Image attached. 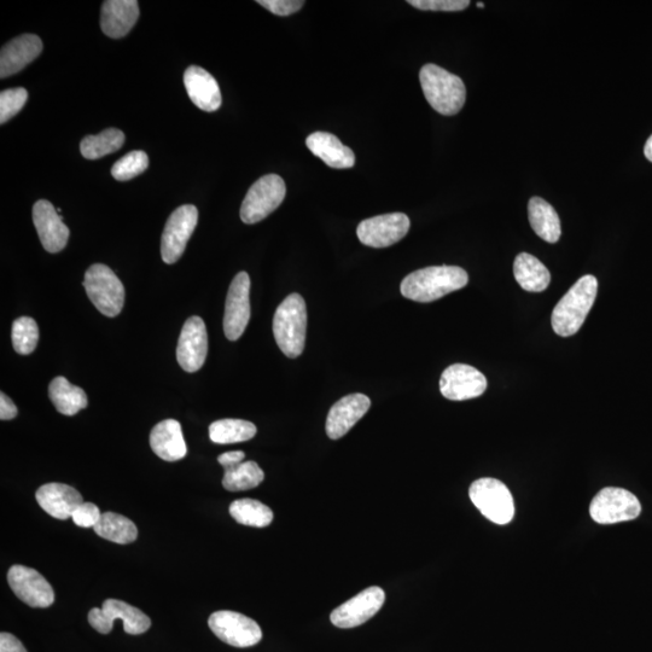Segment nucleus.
Here are the masks:
<instances>
[{"label":"nucleus","mask_w":652,"mask_h":652,"mask_svg":"<svg viewBox=\"0 0 652 652\" xmlns=\"http://www.w3.org/2000/svg\"><path fill=\"white\" fill-rule=\"evenodd\" d=\"M468 282V273L461 267L432 266L405 277L400 290L406 299L426 304L463 289Z\"/></svg>","instance_id":"nucleus-1"},{"label":"nucleus","mask_w":652,"mask_h":652,"mask_svg":"<svg viewBox=\"0 0 652 652\" xmlns=\"http://www.w3.org/2000/svg\"><path fill=\"white\" fill-rule=\"evenodd\" d=\"M598 281L595 276L581 277L552 312V328L562 337L573 336L581 329L595 304Z\"/></svg>","instance_id":"nucleus-2"},{"label":"nucleus","mask_w":652,"mask_h":652,"mask_svg":"<svg viewBox=\"0 0 652 652\" xmlns=\"http://www.w3.org/2000/svg\"><path fill=\"white\" fill-rule=\"evenodd\" d=\"M424 96L436 112L452 116L461 112L467 100L463 80L436 64H426L419 73Z\"/></svg>","instance_id":"nucleus-3"},{"label":"nucleus","mask_w":652,"mask_h":652,"mask_svg":"<svg viewBox=\"0 0 652 652\" xmlns=\"http://www.w3.org/2000/svg\"><path fill=\"white\" fill-rule=\"evenodd\" d=\"M307 308L304 298L291 294L277 308L273 334L277 345L288 358H299L305 349Z\"/></svg>","instance_id":"nucleus-4"},{"label":"nucleus","mask_w":652,"mask_h":652,"mask_svg":"<svg viewBox=\"0 0 652 652\" xmlns=\"http://www.w3.org/2000/svg\"><path fill=\"white\" fill-rule=\"evenodd\" d=\"M84 287L103 316H119L125 304V288L112 269L103 264L92 265L85 273Z\"/></svg>","instance_id":"nucleus-5"},{"label":"nucleus","mask_w":652,"mask_h":652,"mask_svg":"<svg viewBox=\"0 0 652 652\" xmlns=\"http://www.w3.org/2000/svg\"><path fill=\"white\" fill-rule=\"evenodd\" d=\"M469 497L481 514L496 525H508L514 520V498L502 481L491 477L476 480L470 486Z\"/></svg>","instance_id":"nucleus-6"},{"label":"nucleus","mask_w":652,"mask_h":652,"mask_svg":"<svg viewBox=\"0 0 652 652\" xmlns=\"http://www.w3.org/2000/svg\"><path fill=\"white\" fill-rule=\"evenodd\" d=\"M287 195V186L277 174H267L249 189L241 207L244 224L252 225L269 217L282 205Z\"/></svg>","instance_id":"nucleus-7"},{"label":"nucleus","mask_w":652,"mask_h":652,"mask_svg":"<svg viewBox=\"0 0 652 652\" xmlns=\"http://www.w3.org/2000/svg\"><path fill=\"white\" fill-rule=\"evenodd\" d=\"M642 512V505L636 496L627 489L617 487L603 488L593 498L590 506L592 520L599 525L632 521Z\"/></svg>","instance_id":"nucleus-8"},{"label":"nucleus","mask_w":652,"mask_h":652,"mask_svg":"<svg viewBox=\"0 0 652 652\" xmlns=\"http://www.w3.org/2000/svg\"><path fill=\"white\" fill-rule=\"evenodd\" d=\"M116 620L124 622L125 632L132 636L147 632L151 626L150 617L142 610L118 599H107L102 609L93 608L89 613L90 625L102 634L112 632Z\"/></svg>","instance_id":"nucleus-9"},{"label":"nucleus","mask_w":652,"mask_h":652,"mask_svg":"<svg viewBox=\"0 0 652 652\" xmlns=\"http://www.w3.org/2000/svg\"><path fill=\"white\" fill-rule=\"evenodd\" d=\"M199 223V211L192 205L179 207L168 218L161 240L162 260L174 264L182 258Z\"/></svg>","instance_id":"nucleus-10"},{"label":"nucleus","mask_w":652,"mask_h":652,"mask_svg":"<svg viewBox=\"0 0 652 652\" xmlns=\"http://www.w3.org/2000/svg\"><path fill=\"white\" fill-rule=\"evenodd\" d=\"M208 625L215 636L235 648H250L263 638L260 626L236 611H217L209 617Z\"/></svg>","instance_id":"nucleus-11"},{"label":"nucleus","mask_w":652,"mask_h":652,"mask_svg":"<svg viewBox=\"0 0 652 652\" xmlns=\"http://www.w3.org/2000/svg\"><path fill=\"white\" fill-rule=\"evenodd\" d=\"M410 226V219L404 213L383 214L362 221L357 235L364 246L387 248L403 240Z\"/></svg>","instance_id":"nucleus-12"},{"label":"nucleus","mask_w":652,"mask_h":652,"mask_svg":"<svg viewBox=\"0 0 652 652\" xmlns=\"http://www.w3.org/2000/svg\"><path fill=\"white\" fill-rule=\"evenodd\" d=\"M8 582L15 595L31 608H49L55 602V592L50 582L36 569L11 567Z\"/></svg>","instance_id":"nucleus-13"},{"label":"nucleus","mask_w":652,"mask_h":652,"mask_svg":"<svg viewBox=\"0 0 652 652\" xmlns=\"http://www.w3.org/2000/svg\"><path fill=\"white\" fill-rule=\"evenodd\" d=\"M249 293V275L240 272L232 281L226 298L224 333L227 340L237 341L247 329L250 319Z\"/></svg>","instance_id":"nucleus-14"},{"label":"nucleus","mask_w":652,"mask_h":652,"mask_svg":"<svg viewBox=\"0 0 652 652\" xmlns=\"http://www.w3.org/2000/svg\"><path fill=\"white\" fill-rule=\"evenodd\" d=\"M386 602L381 587L372 586L349 599L331 613L330 620L339 628H354L374 617Z\"/></svg>","instance_id":"nucleus-15"},{"label":"nucleus","mask_w":652,"mask_h":652,"mask_svg":"<svg viewBox=\"0 0 652 652\" xmlns=\"http://www.w3.org/2000/svg\"><path fill=\"white\" fill-rule=\"evenodd\" d=\"M487 389L485 375L473 366L454 364L440 380L441 394L448 400L464 401L481 397Z\"/></svg>","instance_id":"nucleus-16"},{"label":"nucleus","mask_w":652,"mask_h":652,"mask_svg":"<svg viewBox=\"0 0 652 652\" xmlns=\"http://www.w3.org/2000/svg\"><path fill=\"white\" fill-rule=\"evenodd\" d=\"M208 354V334L206 324L200 317L186 320L177 347V360L186 372L199 371L206 362Z\"/></svg>","instance_id":"nucleus-17"},{"label":"nucleus","mask_w":652,"mask_h":652,"mask_svg":"<svg viewBox=\"0 0 652 652\" xmlns=\"http://www.w3.org/2000/svg\"><path fill=\"white\" fill-rule=\"evenodd\" d=\"M33 223L46 252L54 254L66 248L69 229L52 203L40 200L33 206Z\"/></svg>","instance_id":"nucleus-18"},{"label":"nucleus","mask_w":652,"mask_h":652,"mask_svg":"<svg viewBox=\"0 0 652 652\" xmlns=\"http://www.w3.org/2000/svg\"><path fill=\"white\" fill-rule=\"evenodd\" d=\"M370 406L371 400L364 394H351L340 399L326 418V434L331 440L343 438L366 415Z\"/></svg>","instance_id":"nucleus-19"},{"label":"nucleus","mask_w":652,"mask_h":652,"mask_svg":"<svg viewBox=\"0 0 652 652\" xmlns=\"http://www.w3.org/2000/svg\"><path fill=\"white\" fill-rule=\"evenodd\" d=\"M43 42L36 34H22L0 52V78L5 79L22 71L42 54Z\"/></svg>","instance_id":"nucleus-20"},{"label":"nucleus","mask_w":652,"mask_h":652,"mask_svg":"<svg viewBox=\"0 0 652 652\" xmlns=\"http://www.w3.org/2000/svg\"><path fill=\"white\" fill-rule=\"evenodd\" d=\"M37 502L46 514L66 521L72 518L75 510L84 504V499L77 489L64 483H48L36 493Z\"/></svg>","instance_id":"nucleus-21"},{"label":"nucleus","mask_w":652,"mask_h":652,"mask_svg":"<svg viewBox=\"0 0 652 652\" xmlns=\"http://www.w3.org/2000/svg\"><path fill=\"white\" fill-rule=\"evenodd\" d=\"M184 84L192 103L203 112L213 113L221 107L220 87L211 73L199 66H191L184 74Z\"/></svg>","instance_id":"nucleus-22"},{"label":"nucleus","mask_w":652,"mask_h":652,"mask_svg":"<svg viewBox=\"0 0 652 652\" xmlns=\"http://www.w3.org/2000/svg\"><path fill=\"white\" fill-rule=\"evenodd\" d=\"M138 17L137 0H107L102 7V31L109 38L125 37L135 27Z\"/></svg>","instance_id":"nucleus-23"},{"label":"nucleus","mask_w":652,"mask_h":652,"mask_svg":"<svg viewBox=\"0 0 652 652\" xmlns=\"http://www.w3.org/2000/svg\"><path fill=\"white\" fill-rule=\"evenodd\" d=\"M150 447L157 457L166 462H177L188 453L182 426L176 419H166L156 424L150 433Z\"/></svg>","instance_id":"nucleus-24"},{"label":"nucleus","mask_w":652,"mask_h":652,"mask_svg":"<svg viewBox=\"0 0 652 652\" xmlns=\"http://www.w3.org/2000/svg\"><path fill=\"white\" fill-rule=\"evenodd\" d=\"M307 148L326 165L335 170H347L355 165V155L351 148L342 144L339 138L328 132L312 133L306 139Z\"/></svg>","instance_id":"nucleus-25"},{"label":"nucleus","mask_w":652,"mask_h":652,"mask_svg":"<svg viewBox=\"0 0 652 652\" xmlns=\"http://www.w3.org/2000/svg\"><path fill=\"white\" fill-rule=\"evenodd\" d=\"M528 217L535 234L544 241L556 243L560 240L561 220L550 203L540 197H533L528 203Z\"/></svg>","instance_id":"nucleus-26"},{"label":"nucleus","mask_w":652,"mask_h":652,"mask_svg":"<svg viewBox=\"0 0 652 652\" xmlns=\"http://www.w3.org/2000/svg\"><path fill=\"white\" fill-rule=\"evenodd\" d=\"M49 397L56 410L64 416H75L89 404L84 389L74 386L62 376L50 383Z\"/></svg>","instance_id":"nucleus-27"},{"label":"nucleus","mask_w":652,"mask_h":652,"mask_svg":"<svg viewBox=\"0 0 652 652\" xmlns=\"http://www.w3.org/2000/svg\"><path fill=\"white\" fill-rule=\"evenodd\" d=\"M514 275L518 284L531 293L544 291L551 282L550 271L535 256L527 253L517 255Z\"/></svg>","instance_id":"nucleus-28"},{"label":"nucleus","mask_w":652,"mask_h":652,"mask_svg":"<svg viewBox=\"0 0 652 652\" xmlns=\"http://www.w3.org/2000/svg\"><path fill=\"white\" fill-rule=\"evenodd\" d=\"M258 429L252 422L243 419H220L209 427V438L214 444L230 445L252 440Z\"/></svg>","instance_id":"nucleus-29"},{"label":"nucleus","mask_w":652,"mask_h":652,"mask_svg":"<svg viewBox=\"0 0 652 652\" xmlns=\"http://www.w3.org/2000/svg\"><path fill=\"white\" fill-rule=\"evenodd\" d=\"M93 529L101 538L115 544H131L138 537L135 523L125 516L115 514V512H104L100 522Z\"/></svg>","instance_id":"nucleus-30"},{"label":"nucleus","mask_w":652,"mask_h":652,"mask_svg":"<svg viewBox=\"0 0 652 652\" xmlns=\"http://www.w3.org/2000/svg\"><path fill=\"white\" fill-rule=\"evenodd\" d=\"M230 515L243 526L264 528L273 521V512L265 504L254 499H238L230 505Z\"/></svg>","instance_id":"nucleus-31"},{"label":"nucleus","mask_w":652,"mask_h":652,"mask_svg":"<svg viewBox=\"0 0 652 652\" xmlns=\"http://www.w3.org/2000/svg\"><path fill=\"white\" fill-rule=\"evenodd\" d=\"M125 143L124 132L118 128H108L97 136H87L80 143L81 155L87 160L101 159L115 153Z\"/></svg>","instance_id":"nucleus-32"},{"label":"nucleus","mask_w":652,"mask_h":652,"mask_svg":"<svg viewBox=\"0 0 652 652\" xmlns=\"http://www.w3.org/2000/svg\"><path fill=\"white\" fill-rule=\"evenodd\" d=\"M264 479V471L258 463L242 462L235 467L225 469L223 486L229 492L248 491L258 487Z\"/></svg>","instance_id":"nucleus-33"},{"label":"nucleus","mask_w":652,"mask_h":652,"mask_svg":"<svg viewBox=\"0 0 652 652\" xmlns=\"http://www.w3.org/2000/svg\"><path fill=\"white\" fill-rule=\"evenodd\" d=\"M11 339L17 353L28 355L34 352L39 341V328L36 320L29 317L16 319L11 330Z\"/></svg>","instance_id":"nucleus-34"},{"label":"nucleus","mask_w":652,"mask_h":652,"mask_svg":"<svg viewBox=\"0 0 652 652\" xmlns=\"http://www.w3.org/2000/svg\"><path fill=\"white\" fill-rule=\"evenodd\" d=\"M148 166L149 157L147 153L141 150L132 151V153H128L115 162L112 167V176L119 182H127V180L141 176Z\"/></svg>","instance_id":"nucleus-35"},{"label":"nucleus","mask_w":652,"mask_h":652,"mask_svg":"<svg viewBox=\"0 0 652 652\" xmlns=\"http://www.w3.org/2000/svg\"><path fill=\"white\" fill-rule=\"evenodd\" d=\"M28 100V92L23 87L5 90L0 93V124L4 125L21 112Z\"/></svg>","instance_id":"nucleus-36"},{"label":"nucleus","mask_w":652,"mask_h":652,"mask_svg":"<svg viewBox=\"0 0 652 652\" xmlns=\"http://www.w3.org/2000/svg\"><path fill=\"white\" fill-rule=\"evenodd\" d=\"M407 3L426 11H462L470 5L469 0H409Z\"/></svg>","instance_id":"nucleus-37"},{"label":"nucleus","mask_w":652,"mask_h":652,"mask_svg":"<svg viewBox=\"0 0 652 652\" xmlns=\"http://www.w3.org/2000/svg\"><path fill=\"white\" fill-rule=\"evenodd\" d=\"M102 512L98 506L92 503H84L75 510L72 520L75 525L83 528H95L100 522Z\"/></svg>","instance_id":"nucleus-38"},{"label":"nucleus","mask_w":652,"mask_h":652,"mask_svg":"<svg viewBox=\"0 0 652 652\" xmlns=\"http://www.w3.org/2000/svg\"><path fill=\"white\" fill-rule=\"evenodd\" d=\"M261 7L271 11L278 16H290L304 7L305 2L302 0H259Z\"/></svg>","instance_id":"nucleus-39"},{"label":"nucleus","mask_w":652,"mask_h":652,"mask_svg":"<svg viewBox=\"0 0 652 652\" xmlns=\"http://www.w3.org/2000/svg\"><path fill=\"white\" fill-rule=\"evenodd\" d=\"M0 652H28L13 634L2 633L0 634Z\"/></svg>","instance_id":"nucleus-40"},{"label":"nucleus","mask_w":652,"mask_h":652,"mask_svg":"<svg viewBox=\"0 0 652 652\" xmlns=\"http://www.w3.org/2000/svg\"><path fill=\"white\" fill-rule=\"evenodd\" d=\"M17 416V407L8 395L5 393L0 394V419L2 421H10Z\"/></svg>","instance_id":"nucleus-41"},{"label":"nucleus","mask_w":652,"mask_h":652,"mask_svg":"<svg viewBox=\"0 0 652 652\" xmlns=\"http://www.w3.org/2000/svg\"><path fill=\"white\" fill-rule=\"evenodd\" d=\"M246 458V454L242 451H232L221 454L218 457V462L220 465H223V468L235 467V465L240 464Z\"/></svg>","instance_id":"nucleus-42"},{"label":"nucleus","mask_w":652,"mask_h":652,"mask_svg":"<svg viewBox=\"0 0 652 652\" xmlns=\"http://www.w3.org/2000/svg\"><path fill=\"white\" fill-rule=\"evenodd\" d=\"M644 154L646 159L652 162V136L648 139V142L645 144Z\"/></svg>","instance_id":"nucleus-43"},{"label":"nucleus","mask_w":652,"mask_h":652,"mask_svg":"<svg viewBox=\"0 0 652 652\" xmlns=\"http://www.w3.org/2000/svg\"><path fill=\"white\" fill-rule=\"evenodd\" d=\"M477 8H485V4L483 3H477Z\"/></svg>","instance_id":"nucleus-44"}]
</instances>
